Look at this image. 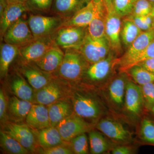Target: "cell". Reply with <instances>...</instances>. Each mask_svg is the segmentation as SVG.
Wrapping results in <instances>:
<instances>
[{
	"label": "cell",
	"mask_w": 154,
	"mask_h": 154,
	"mask_svg": "<svg viewBox=\"0 0 154 154\" xmlns=\"http://www.w3.org/2000/svg\"><path fill=\"white\" fill-rule=\"evenodd\" d=\"M33 133L38 144L43 149L63 145L64 141L56 127L50 126L43 129L36 130Z\"/></svg>",
	"instance_id": "obj_22"
},
{
	"label": "cell",
	"mask_w": 154,
	"mask_h": 154,
	"mask_svg": "<svg viewBox=\"0 0 154 154\" xmlns=\"http://www.w3.org/2000/svg\"><path fill=\"white\" fill-rule=\"evenodd\" d=\"M151 110L152 112L153 113H154V105L152 107V108H151Z\"/></svg>",
	"instance_id": "obj_50"
},
{
	"label": "cell",
	"mask_w": 154,
	"mask_h": 154,
	"mask_svg": "<svg viewBox=\"0 0 154 154\" xmlns=\"http://www.w3.org/2000/svg\"><path fill=\"white\" fill-rule=\"evenodd\" d=\"M88 34V27H61L54 34V42L60 48L78 49Z\"/></svg>",
	"instance_id": "obj_4"
},
{
	"label": "cell",
	"mask_w": 154,
	"mask_h": 154,
	"mask_svg": "<svg viewBox=\"0 0 154 154\" xmlns=\"http://www.w3.org/2000/svg\"><path fill=\"white\" fill-rule=\"evenodd\" d=\"M58 145L42 149L39 153L43 154H72L74 153L72 149L65 146Z\"/></svg>",
	"instance_id": "obj_40"
},
{
	"label": "cell",
	"mask_w": 154,
	"mask_h": 154,
	"mask_svg": "<svg viewBox=\"0 0 154 154\" xmlns=\"http://www.w3.org/2000/svg\"><path fill=\"white\" fill-rule=\"evenodd\" d=\"M19 69L31 87L36 91L47 85L51 82L52 77L51 73L42 70L34 63L22 60Z\"/></svg>",
	"instance_id": "obj_12"
},
{
	"label": "cell",
	"mask_w": 154,
	"mask_h": 154,
	"mask_svg": "<svg viewBox=\"0 0 154 154\" xmlns=\"http://www.w3.org/2000/svg\"><path fill=\"white\" fill-rule=\"evenodd\" d=\"M96 128L102 133L114 141L126 143L131 140L129 131L121 122L110 118L101 119Z\"/></svg>",
	"instance_id": "obj_11"
},
{
	"label": "cell",
	"mask_w": 154,
	"mask_h": 154,
	"mask_svg": "<svg viewBox=\"0 0 154 154\" xmlns=\"http://www.w3.org/2000/svg\"><path fill=\"white\" fill-rule=\"evenodd\" d=\"M144 104L140 86L128 79L125 90L124 108L130 115L138 116Z\"/></svg>",
	"instance_id": "obj_13"
},
{
	"label": "cell",
	"mask_w": 154,
	"mask_h": 154,
	"mask_svg": "<svg viewBox=\"0 0 154 154\" xmlns=\"http://www.w3.org/2000/svg\"><path fill=\"white\" fill-rule=\"evenodd\" d=\"M119 62V57L111 52L106 58L90 64L83 76L90 82H101L110 76L114 67L118 66Z\"/></svg>",
	"instance_id": "obj_6"
},
{
	"label": "cell",
	"mask_w": 154,
	"mask_h": 154,
	"mask_svg": "<svg viewBox=\"0 0 154 154\" xmlns=\"http://www.w3.org/2000/svg\"><path fill=\"white\" fill-rule=\"evenodd\" d=\"M140 86L145 104L148 108L151 109L154 105V83H148Z\"/></svg>",
	"instance_id": "obj_39"
},
{
	"label": "cell",
	"mask_w": 154,
	"mask_h": 154,
	"mask_svg": "<svg viewBox=\"0 0 154 154\" xmlns=\"http://www.w3.org/2000/svg\"><path fill=\"white\" fill-rule=\"evenodd\" d=\"M143 31L128 18H123L122 24L121 38L122 46L126 50Z\"/></svg>",
	"instance_id": "obj_28"
},
{
	"label": "cell",
	"mask_w": 154,
	"mask_h": 154,
	"mask_svg": "<svg viewBox=\"0 0 154 154\" xmlns=\"http://www.w3.org/2000/svg\"><path fill=\"white\" fill-rule=\"evenodd\" d=\"M11 91L19 99L33 102L34 93L33 88L25 81L21 75L15 76L11 82Z\"/></svg>",
	"instance_id": "obj_27"
},
{
	"label": "cell",
	"mask_w": 154,
	"mask_h": 154,
	"mask_svg": "<svg viewBox=\"0 0 154 154\" xmlns=\"http://www.w3.org/2000/svg\"><path fill=\"white\" fill-rule=\"evenodd\" d=\"M7 2V4H10V3H25L27 0H6Z\"/></svg>",
	"instance_id": "obj_46"
},
{
	"label": "cell",
	"mask_w": 154,
	"mask_h": 154,
	"mask_svg": "<svg viewBox=\"0 0 154 154\" xmlns=\"http://www.w3.org/2000/svg\"><path fill=\"white\" fill-rule=\"evenodd\" d=\"M128 79L126 72H120L109 84L108 97L112 104L119 109L124 107L125 90Z\"/></svg>",
	"instance_id": "obj_15"
},
{
	"label": "cell",
	"mask_w": 154,
	"mask_h": 154,
	"mask_svg": "<svg viewBox=\"0 0 154 154\" xmlns=\"http://www.w3.org/2000/svg\"><path fill=\"white\" fill-rule=\"evenodd\" d=\"M48 108L51 126L56 127L61 120L72 114L70 104L66 101L56 102L49 105Z\"/></svg>",
	"instance_id": "obj_26"
},
{
	"label": "cell",
	"mask_w": 154,
	"mask_h": 154,
	"mask_svg": "<svg viewBox=\"0 0 154 154\" xmlns=\"http://www.w3.org/2000/svg\"><path fill=\"white\" fill-rule=\"evenodd\" d=\"M94 5L93 0L76 12L69 19L64 21L61 25L63 26H76L88 27L94 17Z\"/></svg>",
	"instance_id": "obj_24"
},
{
	"label": "cell",
	"mask_w": 154,
	"mask_h": 154,
	"mask_svg": "<svg viewBox=\"0 0 154 154\" xmlns=\"http://www.w3.org/2000/svg\"><path fill=\"white\" fill-rule=\"evenodd\" d=\"M72 149L74 153L87 154L88 153V138L85 133L79 135L71 141Z\"/></svg>",
	"instance_id": "obj_37"
},
{
	"label": "cell",
	"mask_w": 154,
	"mask_h": 154,
	"mask_svg": "<svg viewBox=\"0 0 154 154\" xmlns=\"http://www.w3.org/2000/svg\"><path fill=\"white\" fill-rule=\"evenodd\" d=\"M0 4H2L5 8H6L8 5L6 0H0Z\"/></svg>",
	"instance_id": "obj_47"
},
{
	"label": "cell",
	"mask_w": 154,
	"mask_h": 154,
	"mask_svg": "<svg viewBox=\"0 0 154 154\" xmlns=\"http://www.w3.org/2000/svg\"><path fill=\"white\" fill-rule=\"evenodd\" d=\"M126 18H128V19L132 21L134 23L135 25L142 31H147L152 29L146 23L143 17H139V16L130 15L126 17Z\"/></svg>",
	"instance_id": "obj_42"
},
{
	"label": "cell",
	"mask_w": 154,
	"mask_h": 154,
	"mask_svg": "<svg viewBox=\"0 0 154 154\" xmlns=\"http://www.w3.org/2000/svg\"><path fill=\"white\" fill-rule=\"evenodd\" d=\"M140 135L146 143L154 145V122L147 118L143 119L141 123Z\"/></svg>",
	"instance_id": "obj_35"
},
{
	"label": "cell",
	"mask_w": 154,
	"mask_h": 154,
	"mask_svg": "<svg viewBox=\"0 0 154 154\" xmlns=\"http://www.w3.org/2000/svg\"><path fill=\"white\" fill-rule=\"evenodd\" d=\"M137 64L140 66L148 71L154 73V58L146 60Z\"/></svg>",
	"instance_id": "obj_44"
},
{
	"label": "cell",
	"mask_w": 154,
	"mask_h": 154,
	"mask_svg": "<svg viewBox=\"0 0 154 154\" xmlns=\"http://www.w3.org/2000/svg\"><path fill=\"white\" fill-rule=\"evenodd\" d=\"M64 55L60 48L57 45L51 48L43 56L34 62L42 70L51 74L58 70Z\"/></svg>",
	"instance_id": "obj_20"
},
{
	"label": "cell",
	"mask_w": 154,
	"mask_h": 154,
	"mask_svg": "<svg viewBox=\"0 0 154 154\" xmlns=\"http://www.w3.org/2000/svg\"><path fill=\"white\" fill-rule=\"evenodd\" d=\"M28 12H29V10L25 3L8 4L2 17L0 18L1 39H2L8 28Z\"/></svg>",
	"instance_id": "obj_17"
},
{
	"label": "cell",
	"mask_w": 154,
	"mask_h": 154,
	"mask_svg": "<svg viewBox=\"0 0 154 154\" xmlns=\"http://www.w3.org/2000/svg\"><path fill=\"white\" fill-rule=\"evenodd\" d=\"M56 127L63 140L69 142L77 136L91 131V125L76 114H72L61 120Z\"/></svg>",
	"instance_id": "obj_9"
},
{
	"label": "cell",
	"mask_w": 154,
	"mask_h": 154,
	"mask_svg": "<svg viewBox=\"0 0 154 154\" xmlns=\"http://www.w3.org/2000/svg\"><path fill=\"white\" fill-rule=\"evenodd\" d=\"M8 102L2 89L0 90V119L5 122L7 119Z\"/></svg>",
	"instance_id": "obj_41"
},
{
	"label": "cell",
	"mask_w": 154,
	"mask_h": 154,
	"mask_svg": "<svg viewBox=\"0 0 154 154\" xmlns=\"http://www.w3.org/2000/svg\"><path fill=\"white\" fill-rule=\"evenodd\" d=\"M3 131L19 142L29 152L35 151L36 147L35 135L27 125L9 122L5 125Z\"/></svg>",
	"instance_id": "obj_14"
},
{
	"label": "cell",
	"mask_w": 154,
	"mask_h": 154,
	"mask_svg": "<svg viewBox=\"0 0 154 154\" xmlns=\"http://www.w3.org/2000/svg\"><path fill=\"white\" fill-rule=\"evenodd\" d=\"M28 126L35 130H41L50 126L48 108L45 105L33 104L26 118Z\"/></svg>",
	"instance_id": "obj_21"
},
{
	"label": "cell",
	"mask_w": 154,
	"mask_h": 154,
	"mask_svg": "<svg viewBox=\"0 0 154 154\" xmlns=\"http://www.w3.org/2000/svg\"><path fill=\"white\" fill-rule=\"evenodd\" d=\"M73 102L75 113L83 119L96 120L103 113L100 102L91 96L76 93Z\"/></svg>",
	"instance_id": "obj_7"
},
{
	"label": "cell",
	"mask_w": 154,
	"mask_h": 154,
	"mask_svg": "<svg viewBox=\"0 0 154 154\" xmlns=\"http://www.w3.org/2000/svg\"><path fill=\"white\" fill-rule=\"evenodd\" d=\"M133 152V149L129 146L122 145L113 148L111 151L113 154H131Z\"/></svg>",
	"instance_id": "obj_43"
},
{
	"label": "cell",
	"mask_w": 154,
	"mask_h": 154,
	"mask_svg": "<svg viewBox=\"0 0 154 154\" xmlns=\"http://www.w3.org/2000/svg\"><path fill=\"white\" fill-rule=\"evenodd\" d=\"M0 144L3 149L9 154H27L29 152L19 142L3 130L0 132Z\"/></svg>",
	"instance_id": "obj_31"
},
{
	"label": "cell",
	"mask_w": 154,
	"mask_h": 154,
	"mask_svg": "<svg viewBox=\"0 0 154 154\" xmlns=\"http://www.w3.org/2000/svg\"><path fill=\"white\" fill-rule=\"evenodd\" d=\"M153 58H154V39L142 51L131 59L122 66L119 67V70L120 72H126L128 69L133 66Z\"/></svg>",
	"instance_id": "obj_33"
},
{
	"label": "cell",
	"mask_w": 154,
	"mask_h": 154,
	"mask_svg": "<svg viewBox=\"0 0 154 154\" xmlns=\"http://www.w3.org/2000/svg\"><path fill=\"white\" fill-rule=\"evenodd\" d=\"M28 22L35 39L54 36L65 20L58 16L30 15Z\"/></svg>",
	"instance_id": "obj_3"
},
{
	"label": "cell",
	"mask_w": 154,
	"mask_h": 154,
	"mask_svg": "<svg viewBox=\"0 0 154 154\" xmlns=\"http://www.w3.org/2000/svg\"><path fill=\"white\" fill-rule=\"evenodd\" d=\"M90 151L93 154H102L107 152L110 147V144L102 132L91 131L89 134Z\"/></svg>",
	"instance_id": "obj_30"
},
{
	"label": "cell",
	"mask_w": 154,
	"mask_h": 154,
	"mask_svg": "<svg viewBox=\"0 0 154 154\" xmlns=\"http://www.w3.org/2000/svg\"><path fill=\"white\" fill-rule=\"evenodd\" d=\"M56 45L54 36L34 39L30 43L19 48V55L25 61L34 62Z\"/></svg>",
	"instance_id": "obj_10"
},
{
	"label": "cell",
	"mask_w": 154,
	"mask_h": 154,
	"mask_svg": "<svg viewBox=\"0 0 154 154\" xmlns=\"http://www.w3.org/2000/svg\"><path fill=\"white\" fill-rule=\"evenodd\" d=\"M154 8V5L149 0H137L135 3L131 15L144 17L150 14Z\"/></svg>",
	"instance_id": "obj_38"
},
{
	"label": "cell",
	"mask_w": 154,
	"mask_h": 154,
	"mask_svg": "<svg viewBox=\"0 0 154 154\" xmlns=\"http://www.w3.org/2000/svg\"><path fill=\"white\" fill-rule=\"evenodd\" d=\"M61 95L59 86L55 83L51 82L34 93L33 102L36 104L49 105L57 101Z\"/></svg>",
	"instance_id": "obj_23"
},
{
	"label": "cell",
	"mask_w": 154,
	"mask_h": 154,
	"mask_svg": "<svg viewBox=\"0 0 154 154\" xmlns=\"http://www.w3.org/2000/svg\"><path fill=\"white\" fill-rule=\"evenodd\" d=\"M137 0H113V9L122 18L131 14L133 8Z\"/></svg>",
	"instance_id": "obj_36"
},
{
	"label": "cell",
	"mask_w": 154,
	"mask_h": 154,
	"mask_svg": "<svg viewBox=\"0 0 154 154\" xmlns=\"http://www.w3.org/2000/svg\"><path fill=\"white\" fill-rule=\"evenodd\" d=\"M126 72L139 85L154 83V73L151 72L140 66L136 64L130 67Z\"/></svg>",
	"instance_id": "obj_32"
},
{
	"label": "cell",
	"mask_w": 154,
	"mask_h": 154,
	"mask_svg": "<svg viewBox=\"0 0 154 154\" xmlns=\"http://www.w3.org/2000/svg\"><path fill=\"white\" fill-rule=\"evenodd\" d=\"M107 12L113 10V0H102Z\"/></svg>",
	"instance_id": "obj_45"
},
{
	"label": "cell",
	"mask_w": 154,
	"mask_h": 154,
	"mask_svg": "<svg viewBox=\"0 0 154 154\" xmlns=\"http://www.w3.org/2000/svg\"><path fill=\"white\" fill-rule=\"evenodd\" d=\"M19 48L5 42L1 43L0 48V74L1 78L8 74L9 67L19 55Z\"/></svg>",
	"instance_id": "obj_25"
},
{
	"label": "cell",
	"mask_w": 154,
	"mask_h": 154,
	"mask_svg": "<svg viewBox=\"0 0 154 154\" xmlns=\"http://www.w3.org/2000/svg\"><path fill=\"white\" fill-rule=\"evenodd\" d=\"M65 50L63 60L58 69V74L65 79L76 81L84 76L90 64L78 50Z\"/></svg>",
	"instance_id": "obj_1"
},
{
	"label": "cell",
	"mask_w": 154,
	"mask_h": 154,
	"mask_svg": "<svg viewBox=\"0 0 154 154\" xmlns=\"http://www.w3.org/2000/svg\"><path fill=\"white\" fill-rule=\"evenodd\" d=\"M77 50L90 65L106 58L112 52L105 36L94 38L88 33L82 44Z\"/></svg>",
	"instance_id": "obj_2"
},
{
	"label": "cell",
	"mask_w": 154,
	"mask_h": 154,
	"mask_svg": "<svg viewBox=\"0 0 154 154\" xmlns=\"http://www.w3.org/2000/svg\"><path fill=\"white\" fill-rule=\"evenodd\" d=\"M94 17L88 26V34L94 38L105 36V26L107 11L102 0H93Z\"/></svg>",
	"instance_id": "obj_16"
},
{
	"label": "cell",
	"mask_w": 154,
	"mask_h": 154,
	"mask_svg": "<svg viewBox=\"0 0 154 154\" xmlns=\"http://www.w3.org/2000/svg\"><path fill=\"white\" fill-rule=\"evenodd\" d=\"M154 39V30L152 28L143 31L126 50L124 54L119 57V66H122L131 59L142 51Z\"/></svg>",
	"instance_id": "obj_18"
},
{
	"label": "cell",
	"mask_w": 154,
	"mask_h": 154,
	"mask_svg": "<svg viewBox=\"0 0 154 154\" xmlns=\"http://www.w3.org/2000/svg\"><path fill=\"white\" fill-rule=\"evenodd\" d=\"M91 0H54L51 11L65 21L84 8Z\"/></svg>",
	"instance_id": "obj_19"
},
{
	"label": "cell",
	"mask_w": 154,
	"mask_h": 154,
	"mask_svg": "<svg viewBox=\"0 0 154 154\" xmlns=\"http://www.w3.org/2000/svg\"><path fill=\"white\" fill-rule=\"evenodd\" d=\"M32 105L31 102L14 96L9 101V110L11 115L15 118L24 119L27 117Z\"/></svg>",
	"instance_id": "obj_29"
},
{
	"label": "cell",
	"mask_w": 154,
	"mask_h": 154,
	"mask_svg": "<svg viewBox=\"0 0 154 154\" xmlns=\"http://www.w3.org/2000/svg\"><path fill=\"white\" fill-rule=\"evenodd\" d=\"M122 18L114 10L107 12L105 26V36L108 40L111 51L116 56L123 51L121 38Z\"/></svg>",
	"instance_id": "obj_5"
},
{
	"label": "cell",
	"mask_w": 154,
	"mask_h": 154,
	"mask_svg": "<svg viewBox=\"0 0 154 154\" xmlns=\"http://www.w3.org/2000/svg\"><path fill=\"white\" fill-rule=\"evenodd\" d=\"M54 0H27L26 5L29 12L34 14L46 13L51 11Z\"/></svg>",
	"instance_id": "obj_34"
},
{
	"label": "cell",
	"mask_w": 154,
	"mask_h": 154,
	"mask_svg": "<svg viewBox=\"0 0 154 154\" xmlns=\"http://www.w3.org/2000/svg\"><path fill=\"white\" fill-rule=\"evenodd\" d=\"M149 1L150 2L154 5V0H149Z\"/></svg>",
	"instance_id": "obj_49"
},
{
	"label": "cell",
	"mask_w": 154,
	"mask_h": 154,
	"mask_svg": "<svg viewBox=\"0 0 154 154\" xmlns=\"http://www.w3.org/2000/svg\"><path fill=\"white\" fill-rule=\"evenodd\" d=\"M152 16L153 18V23H152V28L154 30V8L153 10L152 11Z\"/></svg>",
	"instance_id": "obj_48"
},
{
	"label": "cell",
	"mask_w": 154,
	"mask_h": 154,
	"mask_svg": "<svg viewBox=\"0 0 154 154\" xmlns=\"http://www.w3.org/2000/svg\"><path fill=\"white\" fill-rule=\"evenodd\" d=\"M2 39L5 43L20 48L30 43L35 38L29 27L28 20L22 17L8 28Z\"/></svg>",
	"instance_id": "obj_8"
}]
</instances>
